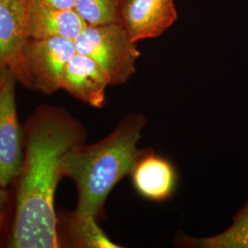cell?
I'll use <instances>...</instances> for the list:
<instances>
[{
  "mask_svg": "<svg viewBox=\"0 0 248 248\" xmlns=\"http://www.w3.org/2000/svg\"><path fill=\"white\" fill-rule=\"evenodd\" d=\"M23 135L24 158L10 247L59 248L54 195L63 177L66 155L84 143L86 133L62 109L42 106L28 119Z\"/></svg>",
  "mask_w": 248,
  "mask_h": 248,
  "instance_id": "obj_1",
  "label": "cell"
},
{
  "mask_svg": "<svg viewBox=\"0 0 248 248\" xmlns=\"http://www.w3.org/2000/svg\"><path fill=\"white\" fill-rule=\"evenodd\" d=\"M145 118L130 114L102 141L68 152L63 163V177L75 182L78 202L75 213L97 217L116 184L132 173L141 156L137 143Z\"/></svg>",
  "mask_w": 248,
  "mask_h": 248,
  "instance_id": "obj_2",
  "label": "cell"
},
{
  "mask_svg": "<svg viewBox=\"0 0 248 248\" xmlns=\"http://www.w3.org/2000/svg\"><path fill=\"white\" fill-rule=\"evenodd\" d=\"M77 53L89 56L106 73L110 85H121L135 73L140 52L122 22L88 26L76 40Z\"/></svg>",
  "mask_w": 248,
  "mask_h": 248,
  "instance_id": "obj_3",
  "label": "cell"
},
{
  "mask_svg": "<svg viewBox=\"0 0 248 248\" xmlns=\"http://www.w3.org/2000/svg\"><path fill=\"white\" fill-rule=\"evenodd\" d=\"M76 53L73 40L61 37L30 39L24 48L29 89L48 95L61 89L62 73Z\"/></svg>",
  "mask_w": 248,
  "mask_h": 248,
  "instance_id": "obj_4",
  "label": "cell"
},
{
  "mask_svg": "<svg viewBox=\"0 0 248 248\" xmlns=\"http://www.w3.org/2000/svg\"><path fill=\"white\" fill-rule=\"evenodd\" d=\"M18 81L0 65V184L7 187L18 178L24 158V135L18 124L15 87Z\"/></svg>",
  "mask_w": 248,
  "mask_h": 248,
  "instance_id": "obj_5",
  "label": "cell"
},
{
  "mask_svg": "<svg viewBox=\"0 0 248 248\" xmlns=\"http://www.w3.org/2000/svg\"><path fill=\"white\" fill-rule=\"evenodd\" d=\"M33 0H0V65L9 68L18 83L29 89L24 48L30 37Z\"/></svg>",
  "mask_w": 248,
  "mask_h": 248,
  "instance_id": "obj_6",
  "label": "cell"
},
{
  "mask_svg": "<svg viewBox=\"0 0 248 248\" xmlns=\"http://www.w3.org/2000/svg\"><path fill=\"white\" fill-rule=\"evenodd\" d=\"M121 22L134 43L156 38L177 20L174 0H124Z\"/></svg>",
  "mask_w": 248,
  "mask_h": 248,
  "instance_id": "obj_7",
  "label": "cell"
},
{
  "mask_svg": "<svg viewBox=\"0 0 248 248\" xmlns=\"http://www.w3.org/2000/svg\"><path fill=\"white\" fill-rule=\"evenodd\" d=\"M109 80L104 70L89 56L76 53L62 73L61 89L95 108L105 103Z\"/></svg>",
  "mask_w": 248,
  "mask_h": 248,
  "instance_id": "obj_8",
  "label": "cell"
},
{
  "mask_svg": "<svg viewBox=\"0 0 248 248\" xmlns=\"http://www.w3.org/2000/svg\"><path fill=\"white\" fill-rule=\"evenodd\" d=\"M131 175L137 192L153 202L168 200L176 186L177 175L172 164L148 152H142Z\"/></svg>",
  "mask_w": 248,
  "mask_h": 248,
  "instance_id": "obj_9",
  "label": "cell"
},
{
  "mask_svg": "<svg viewBox=\"0 0 248 248\" xmlns=\"http://www.w3.org/2000/svg\"><path fill=\"white\" fill-rule=\"evenodd\" d=\"M88 26L75 9H53L33 0L30 16L31 39L61 37L75 41Z\"/></svg>",
  "mask_w": 248,
  "mask_h": 248,
  "instance_id": "obj_10",
  "label": "cell"
},
{
  "mask_svg": "<svg viewBox=\"0 0 248 248\" xmlns=\"http://www.w3.org/2000/svg\"><path fill=\"white\" fill-rule=\"evenodd\" d=\"M181 245L202 248H248V202L222 233L207 238L182 237Z\"/></svg>",
  "mask_w": 248,
  "mask_h": 248,
  "instance_id": "obj_11",
  "label": "cell"
},
{
  "mask_svg": "<svg viewBox=\"0 0 248 248\" xmlns=\"http://www.w3.org/2000/svg\"><path fill=\"white\" fill-rule=\"evenodd\" d=\"M68 232L77 247L88 248H121L113 243L96 222V217L74 213L68 220Z\"/></svg>",
  "mask_w": 248,
  "mask_h": 248,
  "instance_id": "obj_12",
  "label": "cell"
},
{
  "mask_svg": "<svg viewBox=\"0 0 248 248\" xmlns=\"http://www.w3.org/2000/svg\"><path fill=\"white\" fill-rule=\"evenodd\" d=\"M74 9L89 26L121 22L118 0H76Z\"/></svg>",
  "mask_w": 248,
  "mask_h": 248,
  "instance_id": "obj_13",
  "label": "cell"
},
{
  "mask_svg": "<svg viewBox=\"0 0 248 248\" xmlns=\"http://www.w3.org/2000/svg\"><path fill=\"white\" fill-rule=\"evenodd\" d=\"M49 8L60 9H74L76 0H37Z\"/></svg>",
  "mask_w": 248,
  "mask_h": 248,
  "instance_id": "obj_14",
  "label": "cell"
},
{
  "mask_svg": "<svg viewBox=\"0 0 248 248\" xmlns=\"http://www.w3.org/2000/svg\"><path fill=\"white\" fill-rule=\"evenodd\" d=\"M7 199H8V193L6 191V187H3L0 184V222L7 204Z\"/></svg>",
  "mask_w": 248,
  "mask_h": 248,
  "instance_id": "obj_15",
  "label": "cell"
},
{
  "mask_svg": "<svg viewBox=\"0 0 248 248\" xmlns=\"http://www.w3.org/2000/svg\"><path fill=\"white\" fill-rule=\"evenodd\" d=\"M123 1H124V0H118V3H119V5H121V3H122Z\"/></svg>",
  "mask_w": 248,
  "mask_h": 248,
  "instance_id": "obj_16",
  "label": "cell"
}]
</instances>
